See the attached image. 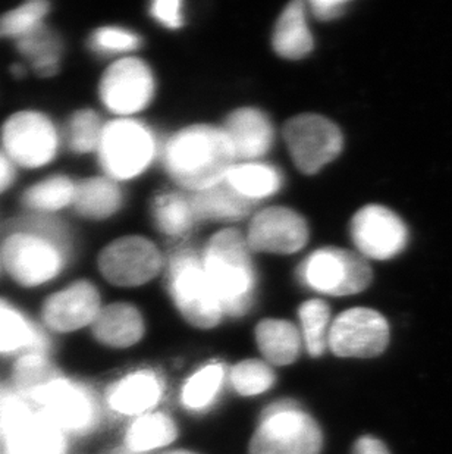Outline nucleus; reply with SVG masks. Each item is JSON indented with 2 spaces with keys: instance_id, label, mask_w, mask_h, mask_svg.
<instances>
[{
  "instance_id": "obj_1",
  "label": "nucleus",
  "mask_w": 452,
  "mask_h": 454,
  "mask_svg": "<svg viewBox=\"0 0 452 454\" xmlns=\"http://www.w3.org/2000/svg\"><path fill=\"white\" fill-rule=\"evenodd\" d=\"M27 397L73 442L91 437L102 425V397L90 382L62 366Z\"/></svg>"
},
{
  "instance_id": "obj_2",
  "label": "nucleus",
  "mask_w": 452,
  "mask_h": 454,
  "mask_svg": "<svg viewBox=\"0 0 452 454\" xmlns=\"http://www.w3.org/2000/svg\"><path fill=\"white\" fill-rule=\"evenodd\" d=\"M4 240L2 261L13 283L27 290L43 287L64 268L66 234L51 219H31Z\"/></svg>"
},
{
  "instance_id": "obj_3",
  "label": "nucleus",
  "mask_w": 452,
  "mask_h": 454,
  "mask_svg": "<svg viewBox=\"0 0 452 454\" xmlns=\"http://www.w3.org/2000/svg\"><path fill=\"white\" fill-rule=\"evenodd\" d=\"M235 154L225 133L209 125H194L176 134L165 151L172 178L185 189H209L225 180Z\"/></svg>"
},
{
  "instance_id": "obj_4",
  "label": "nucleus",
  "mask_w": 452,
  "mask_h": 454,
  "mask_svg": "<svg viewBox=\"0 0 452 454\" xmlns=\"http://www.w3.org/2000/svg\"><path fill=\"white\" fill-rule=\"evenodd\" d=\"M74 442L42 415L26 395H0V454H71Z\"/></svg>"
},
{
  "instance_id": "obj_5",
  "label": "nucleus",
  "mask_w": 452,
  "mask_h": 454,
  "mask_svg": "<svg viewBox=\"0 0 452 454\" xmlns=\"http://www.w3.org/2000/svg\"><path fill=\"white\" fill-rule=\"evenodd\" d=\"M223 313L241 317L252 303L254 274L247 243L237 230H223L210 240L203 261Z\"/></svg>"
},
{
  "instance_id": "obj_6",
  "label": "nucleus",
  "mask_w": 452,
  "mask_h": 454,
  "mask_svg": "<svg viewBox=\"0 0 452 454\" xmlns=\"http://www.w3.org/2000/svg\"><path fill=\"white\" fill-rule=\"evenodd\" d=\"M316 422L288 402L266 409L252 440L250 454H319Z\"/></svg>"
},
{
  "instance_id": "obj_7",
  "label": "nucleus",
  "mask_w": 452,
  "mask_h": 454,
  "mask_svg": "<svg viewBox=\"0 0 452 454\" xmlns=\"http://www.w3.org/2000/svg\"><path fill=\"white\" fill-rule=\"evenodd\" d=\"M169 290L190 324L199 328L218 325L223 315L222 306L196 253L185 250L172 257Z\"/></svg>"
},
{
  "instance_id": "obj_8",
  "label": "nucleus",
  "mask_w": 452,
  "mask_h": 454,
  "mask_svg": "<svg viewBox=\"0 0 452 454\" xmlns=\"http://www.w3.org/2000/svg\"><path fill=\"white\" fill-rule=\"evenodd\" d=\"M102 308L97 288L90 281H77L44 297L35 317L47 337L58 344L60 337L90 330Z\"/></svg>"
},
{
  "instance_id": "obj_9",
  "label": "nucleus",
  "mask_w": 452,
  "mask_h": 454,
  "mask_svg": "<svg viewBox=\"0 0 452 454\" xmlns=\"http://www.w3.org/2000/svg\"><path fill=\"white\" fill-rule=\"evenodd\" d=\"M300 275L308 287L332 296H350L370 286V266L350 250L328 247L317 250L304 262Z\"/></svg>"
},
{
  "instance_id": "obj_10",
  "label": "nucleus",
  "mask_w": 452,
  "mask_h": 454,
  "mask_svg": "<svg viewBox=\"0 0 452 454\" xmlns=\"http://www.w3.org/2000/svg\"><path fill=\"white\" fill-rule=\"evenodd\" d=\"M97 152L107 176L116 180H129L140 176L152 162L153 137L149 129L136 121H113L103 127Z\"/></svg>"
},
{
  "instance_id": "obj_11",
  "label": "nucleus",
  "mask_w": 452,
  "mask_h": 454,
  "mask_svg": "<svg viewBox=\"0 0 452 454\" xmlns=\"http://www.w3.org/2000/svg\"><path fill=\"white\" fill-rule=\"evenodd\" d=\"M2 145L11 162L24 168L44 167L58 152V133L43 114L18 112L2 127Z\"/></svg>"
},
{
  "instance_id": "obj_12",
  "label": "nucleus",
  "mask_w": 452,
  "mask_h": 454,
  "mask_svg": "<svg viewBox=\"0 0 452 454\" xmlns=\"http://www.w3.org/2000/svg\"><path fill=\"white\" fill-rule=\"evenodd\" d=\"M285 142L300 171L316 174L342 151V134L323 116L299 115L285 125Z\"/></svg>"
},
{
  "instance_id": "obj_13",
  "label": "nucleus",
  "mask_w": 452,
  "mask_h": 454,
  "mask_svg": "<svg viewBox=\"0 0 452 454\" xmlns=\"http://www.w3.org/2000/svg\"><path fill=\"white\" fill-rule=\"evenodd\" d=\"M389 343V325L373 309L355 308L335 319L328 335L331 350L341 357H375Z\"/></svg>"
},
{
  "instance_id": "obj_14",
  "label": "nucleus",
  "mask_w": 452,
  "mask_h": 454,
  "mask_svg": "<svg viewBox=\"0 0 452 454\" xmlns=\"http://www.w3.org/2000/svg\"><path fill=\"white\" fill-rule=\"evenodd\" d=\"M351 236L362 257L386 261L406 249L409 230L393 210L385 206L369 205L355 215Z\"/></svg>"
},
{
  "instance_id": "obj_15",
  "label": "nucleus",
  "mask_w": 452,
  "mask_h": 454,
  "mask_svg": "<svg viewBox=\"0 0 452 454\" xmlns=\"http://www.w3.org/2000/svg\"><path fill=\"white\" fill-rule=\"evenodd\" d=\"M162 266L160 253L143 237H124L106 246L98 268L109 283L121 287L141 286L153 278Z\"/></svg>"
},
{
  "instance_id": "obj_16",
  "label": "nucleus",
  "mask_w": 452,
  "mask_h": 454,
  "mask_svg": "<svg viewBox=\"0 0 452 454\" xmlns=\"http://www.w3.org/2000/svg\"><path fill=\"white\" fill-rule=\"evenodd\" d=\"M153 75L144 62L136 58L118 60L107 68L100 82V98L118 115L141 111L153 96Z\"/></svg>"
},
{
  "instance_id": "obj_17",
  "label": "nucleus",
  "mask_w": 452,
  "mask_h": 454,
  "mask_svg": "<svg viewBox=\"0 0 452 454\" xmlns=\"http://www.w3.org/2000/svg\"><path fill=\"white\" fill-rule=\"evenodd\" d=\"M308 239V225L297 212L286 207H269L253 219L247 243L256 252L290 254L303 249Z\"/></svg>"
},
{
  "instance_id": "obj_18",
  "label": "nucleus",
  "mask_w": 452,
  "mask_h": 454,
  "mask_svg": "<svg viewBox=\"0 0 452 454\" xmlns=\"http://www.w3.org/2000/svg\"><path fill=\"white\" fill-rule=\"evenodd\" d=\"M35 348H56V344L40 326L35 313L0 297V366Z\"/></svg>"
},
{
  "instance_id": "obj_19",
  "label": "nucleus",
  "mask_w": 452,
  "mask_h": 454,
  "mask_svg": "<svg viewBox=\"0 0 452 454\" xmlns=\"http://www.w3.org/2000/svg\"><path fill=\"white\" fill-rule=\"evenodd\" d=\"M162 395V382L149 371L131 373L107 387L103 403L120 415H136L149 411Z\"/></svg>"
},
{
  "instance_id": "obj_20",
  "label": "nucleus",
  "mask_w": 452,
  "mask_h": 454,
  "mask_svg": "<svg viewBox=\"0 0 452 454\" xmlns=\"http://www.w3.org/2000/svg\"><path fill=\"white\" fill-rule=\"evenodd\" d=\"M235 158H259L272 145V127L261 112L250 107L230 114L223 129Z\"/></svg>"
},
{
  "instance_id": "obj_21",
  "label": "nucleus",
  "mask_w": 452,
  "mask_h": 454,
  "mask_svg": "<svg viewBox=\"0 0 452 454\" xmlns=\"http://www.w3.org/2000/svg\"><path fill=\"white\" fill-rule=\"evenodd\" d=\"M91 337L100 346L125 348L136 344L143 337L144 324L134 306L113 303L103 306L90 326Z\"/></svg>"
},
{
  "instance_id": "obj_22",
  "label": "nucleus",
  "mask_w": 452,
  "mask_h": 454,
  "mask_svg": "<svg viewBox=\"0 0 452 454\" xmlns=\"http://www.w3.org/2000/svg\"><path fill=\"white\" fill-rule=\"evenodd\" d=\"M59 366L56 348H35L22 353L4 366L6 386L28 395Z\"/></svg>"
},
{
  "instance_id": "obj_23",
  "label": "nucleus",
  "mask_w": 452,
  "mask_h": 454,
  "mask_svg": "<svg viewBox=\"0 0 452 454\" xmlns=\"http://www.w3.org/2000/svg\"><path fill=\"white\" fill-rule=\"evenodd\" d=\"M197 221L200 219H239L250 212L253 200L244 198L228 180L197 192L191 199Z\"/></svg>"
},
{
  "instance_id": "obj_24",
  "label": "nucleus",
  "mask_w": 452,
  "mask_h": 454,
  "mask_svg": "<svg viewBox=\"0 0 452 454\" xmlns=\"http://www.w3.org/2000/svg\"><path fill=\"white\" fill-rule=\"evenodd\" d=\"M273 48L286 59H301L312 51V35L306 24L301 2H292L284 9L273 33Z\"/></svg>"
},
{
  "instance_id": "obj_25",
  "label": "nucleus",
  "mask_w": 452,
  "mask_h": 454,
  "mask_svg": "<svg viewBox=\"0 0 452 454\" xmlns=\"http://www.w3.org/2000/svg\"><path fill=\"white\" fill-rule=\"evenodd\" d=\"M257 344L273 364H290L299 357L300 334L294 325L281 319H266L257 325Z\"/></svg>"
},
{
  "instance_id": "obj_26",
  "label": "nucleus",
  "mask_w": 452,
  "mask_h": 454,
  "mask_svg": "<svg viewBox=\"0 0 452 454\" xmlns=\"http://www.w3.org/2000/svg\"><path fill=\"white\" fill-rule=\"evenodd\" d=\"M74 206L86 218H109L120 209L121 192L113 181L90 178L77 185Z\"/></svg>"
},
{
  "instance_id": "obj_27",
  "label": "nucleus",
  "mask_w": 452,
  "mask_h": 454,
  "mask_svg": "<svg viewBox=\"0 0 452 454\" xmlns=\"http://www.w3.org/2000/svg\"><path fill=\"white\" fill-rule=\"evenodd\" d=\"M176 438V427L163 413L141 416L125 434V446L131 453H143L168 446Z\"/></svg>"
},
{
  "instance_id": "obj_28",
  "label": "nucleus",
  "mask_w": 452,
  "mask_h": 454,
  "mask_svg": "<svg viewBox=\"0 0 452 454\" xmlns=\"http://www.w3.org/2000/svg\"><path fill=\"white\" fill-rule=\"evenodd\" d=\"M17 48L40 77H51L59 69L62 43L59 37L44 27L18 40Z\"/></svg>"
},
{
  "instance_id": "obj_29",
  "label": "nucleus",
  "mask_w": 452,
  "mask_h": 454,
  "mask_svg": "<svg viewBox=\"0 0 452 454\" xmlns=\"http://www.w3.org/2000/svg\"><path fill=\"white\" fill-rule=\"evenodd\" d=\"M77 185L66 176H51L27 190L22 202L35 212H56L74 205Z\"/></svg>"
},
{
  "instance_id": "obj_30",
  "label": "nucleus",
  "mask_w": 452,
  "mask_h": 454,
  "mask_svg": "<svg viewBox=\"0 0 452 454\" xmlns=\"http://www.w3.org/2000/svg\"><path fill=\"white\" fill-rule=\"evenodd\" d=\"M153 215L159 230L168 236L187 234L197 221L191 199L176 193L163 194L156 199Z\"/></svg>"
},
{
  "instance_id": "obj_31",
  "label": "nucleus",
  "mask_w": 452,
  "mask_h": 454,
  "mask_svg": "<svg viewBox=\"0 0 452 454\" xmlns=\"http://www.w3.org/2000/svg\"><path fill=\"white\" fill-rule=\"evenodd\" d=\"M226 180L244 198H266L275 193L281 185V178L273 168L261 163H248L243 167H234L230 169Z\"/></svg>"
},
{
  "instance_id": "obj_32",
  "label": "nucleus",
  "mask_w": 452,
  "mask_h": 454,
  "mask_svg": "<svg viewBox=\"0 0 452 454\" xmlns=\"http://www.w3.org/2000/svg\"><path fill=\"white\" fill-rule=\"evenodd\" d=\"M49 4L35 0L21 4L0 17V39L21 40L43 27V20L49 13Z\"/></svg>"
},
{
  "instance_id": "obj_33",
  "label": "nucleus",
  "mask_w": 452,
  "mask_h": 454,
  "mask_svg": "<svg viewBox=\"0 0 452 454\" xmlns=\"http://www.w3.org/2000/svg\"><path fill=\"white\" fill-rule=\"evenodd\" d=\"M223 368L214 364L190 378L183 391V406L190 411H203L216 399L223 382Z\"/></svg>"
},
{
  "instance_id": "obj_34",
  "label": "nucleus",
  "mask_w": 452,
  "mask_h": 454,
  "mask_svg": "<svg viewBox=\"0 0 452 454\" xmlns=\"http://www.w3.org/2000/svg\"><path fill=\"white\" fill-rule=\"evenodd\" d=\"M328 304L322 301H310L300 308V319L303 325L304 341L310 355H323L328 343L329 325Z\"/></svg>"
},
{
  "instance_id": "obj_35",
  "label": "nucleus",
  "mask_w": 452,
  "mask_h": 454,
  "mask_svg": "<svg viewBox=\"0 0 452 454\" xmlns=\"http://www.w3.org/2000/svg\"><path fill=\"white\" fill-rule=\"evenodd\" d=\"M102 133L103 127L96 112L90 109L75 112L69 121V147L75 153H90L97 151Z\"/></svg>"
},
{
  "instance_id": "obj_36",
  "label": "nucleus",
  "mask_w": 452,
  "mask_h": 454,
  "mask_svg": "<svg viewBox=\"0 0 452 454\" xmlns=\"http://www.w3.org/2000/svg\"><path fill=\"white\" fill-rule=\"evenodd\" d=\"M230 382L239 395H256L269 390L275 382V373L263 362L245 360L232 369Z\"/></svg>"
},
{
  "instance_id": "obj_37",
  "label": "nucleus",
  "mask_w": 452,
  "mask_h": 454,
  "mask_svg": "<svg viewBox=\"0 0 452 454\" xmlns=\"http://www.w3.org/2000/svg\"><path fill=\"white\" fill-rule=\"evenodd\" d=\"M90 44L94 51L103 53H121L136 49L140 44V39L134 33L122 28L103 27L94 31Z\"/></svg>"
},
{
  "instance_id": "obj_38",
  "label": "nucleus",
  "mask_w": 452,
  "mask_h": 454,
  "mask_svg": "<svg viewBox=\"0 0 452 454\" xmlns=\"http://www.w3.org/2000/svg\"><path fill=\"white\" fill-rule=\"evenodd\" d=\"M152 13L159 22L169 28H178L183 26L181 17V2L178 0H159L152 4Z\"/></svg>"
},
{
  "instance_id": "obj_39",
  "label": "nucleus",
  "mask_w": 452,
  "mask_h": 454,
  "mask_svg": "<svg viewBox=\"0 0 452 454\" xmlns=\"http://www.w3.org/2000/svg\"><path fill=\"white\" fill-rule=\"evenodd\" d=\"M346 4L342 0H315L312 2V8L317 18L328 21L342 15Z\"/></svg>"
},
{
  "instance_id": "obj_40",
  "label": "nucleus",
  "mask_w": 452,
  "mask_h": 454,
  "mask_svg": "<svg viewBox=\"0 0 452 454\" xmlns=\"http://www.w3.org/2000/svg\"><path fill=\"white\" fill-rule=\"evenodd\" d=\"M353 454H389L388 449L384 442L378 438L362 437L355 442V453Z\"/></svg>"
},
{
  "instance_id": "obj_41",
  "label": "nucleus",
  "mask_w": 452,
  "mask_h": 454,
  "mask_svg": "<svg viewBox=\"0 0 452 454\" xmlns=\"http://www.w3.org/2000/svg\"><path fill=\"white\" fill-rule=\"evenodd\" d=\"M13 178H15V171H13L12 162L9 160L6 154L0 153V193L12 184Z\"/></svg>"
},
{
  "instance_id": "obj_42",
  "label": "nucleus",
  "mask_w": 452,
  "mask_h": 454,
  "mask_svg": "<svg viewBox=\"0 0 452 454\" xmlns=\"http://www.w3.org/2000/svg\"><path fill=\"white\" fill-rule=\"evenodd\" d=\"M6 387L8 386H6V380H4V366H0V395L4 393Z\"/></svg>"
},
{
  "instance_id": "obj_43",
  "label": "nucleus",
  "mask_w": 452,
  "mask_h": 454,
  "mask_svg": "<svg viewBox=\"0 0 452 454\" xmlns=\"http://www.w3.org/2000/svg\"><path fill=\"white\" fill-rule=\"evenodd\" d=\"M13 75H17V77H21L22 74H24V68H22L21 65H15L12 67Z\"/></svg>"
},
{
  "instance_id": "obj_44",
  "label": "nucleus",
  "mask_w": 452,
  "mask_h": 454,
  "mask_svg": "<svg viewBox=\"0 0 452 454\" xmlns=\"http://www.w3.org/2000/svg\"><path fill=\"white\" fill-rule=\"evenodd\" d=\"M168 454H192V453H190V451H172V453H168Z\"/></svg>"
},
{
  "instance_id": "obj_45",
  "label": "nucleus",
  "mask_w": 452,
  "mask_h": 454,
  "mask_svg": "<svg viewBox=\"0 0 452 454\" xmlns=\"http://www.w3.org/2000/svg\"><path fill=\"white\" fill-rule=\"evenodd\" d=\"M115 454H133V453H131V451H129V450H127V451L121 450V451H116Z\"/></svg>"
}]
</instances>
